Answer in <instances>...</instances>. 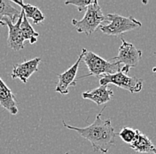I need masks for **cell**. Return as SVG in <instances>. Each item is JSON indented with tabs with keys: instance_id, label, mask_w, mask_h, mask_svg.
Here are the masks:
<instances>
[{
	"instance_id": "6da1fadb",
	"label": "cell",
	"mask_w": 156,
	"mask_h": 154,
	"mask_svg": "<svg viewBox=\"0 0 156 154\" xmlns=\"http://www.w3.org/2000/svg\"><path fill=\"white\" fill-rule=\"evenodd\" d=\"M105 107L96 116L94 122L86 127H76L67 124L62 120L63 126L69 130L76 131L77 134L88 140L95 152H100L101 154L107 153L111 146L115 143V136L117 134L115 132V128L111 124L110 119H102L101 115L104 111Z\"/></svg>"
},
{
	"instance_id": "7a4b0ae2",
	"label": "cell",
	"mask_w": 156,
	"mask_h": 154,
	"mask_svg": "<svg viewBox=\"0 0 156 154\" xmlns=\"http://www.w3.org/2000/svg\"><path fill=\"white\" fill-rule=\"evenodd\" d=\"M82 52L83 54L82 61H83L90 72L89 74L84 75L83 77H78V79L90 76L100 77L105 75L115 74L121 70V65L111 61H107L91 51H88L87 49L83 48Z\"/></svg>"
},
{
	"instance_id": "3957f363",
	"label": "cell",
	"mask_w": 156,
	"mask_h": 154,
	"mask_svg": "<svg viewBox=\"0 0 156 154\" xmlns=\"http://www.w3.org/2000/svg\"><path fill=\"white\" fill-rule=\"evenodd\" d=\"M104 21H107L100 6L97 0L93 4L87 6L83 18L80 21L72 20V24L75 26L79 33H84L86 36H90L95 30H97Z\"/></svg>"
},
{
	"instance_id": "277c9868",
	"label": "cell",
	"mask_w": 156,
	"mask_h": 154,
	"mask_svg": "<svg viewBox=\"0 0 156 154\" xmlns=\"http://www.w3.org/2000/svg\"><path fill=\"white\" fill-rule=\"evenodd\" d=\"M108 24L101 25L98 29L109 36H121L128 31L138 29L142 26L141 22L132 16H122L117 13H108L106 16Z\"/></svg>"
},
{
	"instance_id": "5b68a950",
	"label": "cell",
	"mask_w": 156,
	"mask_h": 154,
	"mask_svg": "<svg viewBox=\"0 0 156 154\" xmlns=\"http://www.w3.org/2000/svg\"><path fill=\"white\" fill-rule=\"evenodd\" d=\"M122 40V45L119 48L118 55L112 58L111 62H114L117 64H122L121 71L127 74L130 68L136 67L139 61L142 58V51L135 47L131 43H129L123 39Z\"/></svg>"
},
{
	"instance_id": "8992f818",
	"label": "cell",
	"mask_w": 156,
	"mask_h": 154,
	"mask_svg": "<svg viewBox=\"0 0 156 154\" xmlns=\"http://www.w3.org/2000/svg\"><path fill=\"white\" fill-rule=\"evenodd\" d=\"M100 86H108L113 84L118 87L125 89L131 94L139 93L143 88V80L136 77H129L122 71H118L115 74L105 75L99 77Z\"/></svg>"
},
{
	"instance_id": "52a82bcc",
	"label": "cell",
	"mask_w": 156,
	"mask_h": 154,
	"mask_svg": "<svg viewBox=\"0 0 156 154\" xmlns=\"http://www.w3.org/2000/svg\"><path fill=\"white\" fill-rule=\"evenodd\" d=\"M83 52L78 56L76 62L73 64V66L66 70L65 72L58 74V81L55 88V91L61 95H68L69 93V87H76V74H77L78 68L83 60Z\"/></svg>"
},
{
	"instance_id": "ba28073f",
	"label": "cell",
	"mask_w": 156,
	"mask_h": 154,
	"mask_svg": "<svg viewBox=\"0 0 156 154\" xmlns=\"http://www.w3.org/2000/svg\"><path fill=\"white\" fill-rule=\"evenodd\" d=\"M24 12L21 9L20 14L18 21L16 23H12L11 20L8 18H5L4 22L8 27V38H7V44L8 47L13 51H20L24 48V42L25 40L23 39L20 31V22L22 21Z\"/></svg>"
},
{
	"instance_id": "9c48e42d",
	"label": "cell",
	"mask_w": 156,
	"mask_h": 154,
	"mask_svg": "<svg viewBox=\"0 0 156 154\" xmlns=\"http://www.w3.org/2000/svg\"><path fill=\"white\" fill-rule=\"evenodd\" d=\"M41 61H42L41 57H36L32 60L14 65L12 68L11 76L13 79L19 78L23 83H27L30 76L35 72L38 71V65Z\"/></svg>"
},
{
	"instance_id": "30bf717a",
	"label": "cell",
	"mask_w": 156,
	"mask_h": 154,
	"mask_svg": "<svg viewBox=\"0 0 156 154\" xmlns=\"http://www.w3.org/2000/svg\"><path fill=\"white\" fill-rule=\"evenodd\" d=\"M113 96L114 92L112 89L108 87V86H100L95 89L85 91L82 95V97L83 99L90 100L98 106L110 102Z\"/></svg>"
},
{
	"instance_id": "8fae6325",
	"label": "cell",
	"mask_w": 156,
	"mask_h": 154,
	"mask_svg": "<svg viewBox=\"0 0 156 154\" xmlns=\"http://www.w3.org/2000/svg\"><path fill=\"white\" fill-rule=\"evenodd\" d=\"M0 106L9 111L12 115L18 113V103L12 90L0 77Z\"/></svg>"
},
{
	"instance_id": "7c38bea8",
	"label": "cell",
	"mask_w": 156,
	"mask_h": 154,
	"mask_svg": "<svg viewBox=\"0 0 156 154\" xmlns=\"http://www.w3.org/2000/svg\"><path fill=\"white\" fill-rule=\"evenodd\" d=\"M129 147L135 152L140 153L156 154V147L147 135L141 133L138 129H136V136L133 142L129 145Z\"/></svg>"
},
{
	"instance_id": "4fadbf2b",
	"label": "cell",
	"mask_w": 156,
	"mask_h": 154,
	"mask_svg": "<svg viewBox=\"0 0 156 154\" xmlns=\"http://www.w3.org/2000/svg\"><path fill=\"white\" fill-rule=\"evenodd\" d=\"M11 3H14L16 5L20 6L23 12H24V15L27 19H32L33 22L35 24H38L40 22L44 21V15L43 14V13L41 12V10L39 9L37 6H32L30 4H25L23 3V1L20 0H12Z\"/></svg>"
},
{
	"instance_id": "5bb4252c",
	"label": "cell",
	"mask_w": 156,
	"mask_h": 154,
	"mask_svg": "<svg viewBox=\"0 0 156 154\" xmlns=\"http://www.w3.org/2000/svg\"><path fill=\"white\" fill-rule=\"evenodd\" d=\"M20 12L12 6L11 1L0 0V25L5 26L4 19L8 18L14 24L18 21Z\"/></svg>"
},
{
	"instance_id": "9a60e30c",
	"label": "cell",
	"mask_w": 156,
	"mask_h": 154,
	"mask_svg": "<svg viewBox=\"0 0 156 154\" xmlns=\"http://www.w3.org/2000/svg\"><path fill=\"white\" fill-rule=\"evenodd\" d=\"M20 31H21V35L24 40H29L31 45L35 44L37 41L39 34L34 30L29 23V20L25 17L24 14L22 17V21L20 22Z\"/></svg>"
},
{
	"instance_id": "2e32d148",
	"label": "cell",
	"mask_w": 156,
	"mask_h": 154,
	"mask_svg": "<svg viewBox=\"0 0 156 154\" xmlns=\"http://www.w3.org/2000/svg\"><path fill=\"white\" fill-rule=\"evenodd\" d=\"M117 135L120 136L121 139H122L124 143L130 145V144L133 142V140H134V138H135V136H136V129H133V128H130V127L124 126V127H122V129L117 134Z\"/></svg>"
},
{
	"instance_id": "e0dca14e",
	"label": "cell",
	"mask_w": 156,
	"mask_h": 154,
	"mask_svg": "<svg viewBox=\"0 0 156 154\" xmlns=\"http://www.w3.org/2000/svg\"><path fill=\"white\" fill-rule=\"evenodd\" d=\"M95 0H80V1H75V0H68L65 2V5H72L76 6L79 12L86 11L87 6L93 4Z\"/></svg>"
},
{
	"instance_id": "ac0fdd59",
	"label": "cell",
	"mask_w": 156,
	"mask_h": 154,
	"mask_svg": "<svg viewBox=\"0 0 156 154\" xmlns=\"http://www.w3.org/2000/svg\"><path fill=\"white\" fill-rule=\"evenodd\" d=\"M153 72H156V67L153 68Z\"/></svg>"
},
{
	"instance_id": "d6986e66",
	"label": "cell",
	"mask_w": 156,
	"mask_h": 154,
	"mask_svg": "<svg viewBox=\"0 0 156 154\" xmlns=\"http://www.w3.org/2000/svg\"><path fill=\"white\" fill-rule=\"evenodd\" d=\"M65 154H68V153H65Z\"/></svg>"
}]
</instances>
